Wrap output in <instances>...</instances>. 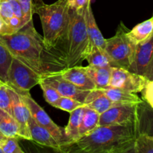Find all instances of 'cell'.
Returning a JSON list of instances; mask_svg holds the SVG:
<instances>
[{
	"mask_svg": "<svg viewBox=\"0 0 153 153\" xmlns=\"http://www.w3.org/2000/svg\"><path fill=\"white\" fill-rule=\"evenodd\" d=\"M84 69L94 82L95 89H102L108 87L111 76L112 67H100L88 65L84 67Z\"/></svg>",
	"mask_w": 153,
	"mask_h": 153,
	"instance_id": "19",
	"label": "cell"
},
{
	"mask_svg": "<svg viewBox=\"0 0 153 153\" xmlns=\"http://www.w3.org/2000/svg\"><path fill=\"white\" fill-rule=\"evenodd\" d=\"M88 62L89 65L95 66L100 67H116L114 63L106 53V52L102 50L100 48L92 45L89 53L85 58Z\"/></svg>",
	"mask_w": 153,
	"mask_h": 153,
	"instance_id": "23",
	"label": "cell"
},
{
	"mask_svg": "<svg viewBox=\"0 0 153 153\" xmlns=\"http://www.w3.org/2000/svg\"><path fill=\"white\" fill-rule=\"evenodd\" d=\"M0 153H3L2 150H1V148H0Z\"/></svg>",
	"mask_w": 153,
	"mask_h": 153,
	"instance_id": "40",
	"label": "cell"
},
{
	"mask_svg": "<svg viewBox=\"0 0 153 153\" xmlns=\"http://www.w3.org/2000/svg\"><path fill=\"white\" fill-rule=\"evenodd\" d=\"M148 82L143 76L136 74L123 67H112L108 87L137 94L144 89Z\"/></svg>",
	"mask_w": 153,
	"mask_h": 153,
	"instance_id": "8",
	"label": "cell"
},
{
	"mask_svg": "<svg viewBox=\"0 0 153 153\" xmlns=\"http://www.w3.org/2000/svg\"><path fill=\"white\" fill-rule=\"evenodd\" d=\"M135 127L138 134L153 137V109L144 100L137 105Z\"/></svg>",
	"mask_w": 153,
	"mask_h": 153,
	"instance_id": "14",
	"label": "cell"
},
{
	"mask_svg": "<svg viewBox=\"0 0 153 153\" xmlns=\"http://www.w3.org/2000/svg\"><path fill=\"white\" fill-rule=\"evenodd\" d=\"M22 7L23 26L32 20V0H18Z\"/></svg>",
	"mask_w": 153,
	"mask_h": 153,
	"instance_id": "31",
	"label": "cell"
},
{
	"mask_svg": "<svg viewBox=\"0 0 153 153\" xmlns=\"http://www.w3.org/2000/svg\"><path fill=\"white\" fill-rule=\"evenodd\" d=\"M39 85H40L42 91H43V97H44L45 100H46L50 105H52V107H53L54 105H55V102L61 98V96L60 95L59 93H58L53 87L50 86V85H49L48 84L42 82L41 80L39 82Z\"/></svg>",
	"mask_w": 153,
	"mask_h": 153,
	"instance_id": "29",
	"label": "cell"
},
{
	"mask_svg": "<svg viewBox=\"0 0 153 153\" xmlns=\"http://www.w3.org/2000/svg\"><path fill=\"white\" fill-rule=\"evenodd\" d=\"M86 22H87V31L90 41L93 45H95L102 50L105 51V39L102 34L101 31L99 29V27L96 22L94 14L93 13L92 7L91 3L88 4L86 13Z\"/></svg>",
	"mask_w": 153,
	"mask_h": 153,
	"instance_id": "18",
	"label": "cell"
},
{
	"mask_svg": "<svg viewBox=\"0 0 153 153\" xmlns=\"http://www.w3.org/2000/svg\"><path fill=\"white\" fill-rule=\"evenodd\" d=\"M20 95L26 104L27 107L29 109L31 117L35 120L36 122L42 127L48 130L61 146L68 143V140L64 134V128H61L52 121L46 112L34 101L29 93L20 94Z\"/></svg>",
	"mask_w": 153,
	"mask_h": 153,
	"instance_id": "7",
	"label": "cell"
},
{
	"mask_svg": "<svg viewBox=\"0 0 153 153\" xmlns=\"http://www.w3.org/2000/svg\"><path fill=\"white\" fill-rule=\"evenodd\" d=\"M100 114L89 106L84 105V114L79 128L80 137L94 130L99 126Z\"/></svg>",
	"mask_w": 153,
	"mask_h": 153,
	"instance_id": "24",
	"label": "cell"
},
{
	"mask_svg": "<svg viewBox=\"0 0 153 153\" xmlns=\"http://www.w3.org/2000/svg\"><path fill=\"white\" fill-rule=\"evenodd\" d=\"M13 15V8L8 0H0V17L4 20V23H7Z\"/></svg>",
	"mask_w": 153,
	"mask_h": 153,
	"instance_id": "32",
	"label": "cell"
},
{
	"mask_svg": "<svg viewBox=\"0 0 153 153\" xmlns=\"http://www.w3.org/2000/svg\"><path fill=\"white\" fill-rule=\"evenodd\" d=\"M32 13L40 17L46 47L63 55L56 51L61 42L67 40L70 19V8L67 0H57L52 4H46L43 0H34L32 1Z\"/></svg>",
	"mask_w": 153,
	"mask_h": 153,
	"instance_id": "3",
	"label": "cell"
},
{
	"mask_svg": "<svg viewBox=\"0 0 153 153\" xmlns=\"http://www.w3.org/2000/svg\"><path fill=\"white\" fill-rule=\"evenodd\" d=\"M91 0H67V3L72 10H79L82 7H86Z\"/></svg>",
	"mask_w": 153,
	"mask_h": 153,
	"instance_id": "34",
	"label": "cell"
},
{
	"mask_svg": "<svg viewBox=\"0 0 153 153\" xmlns=\"http://www.w3.org/2000/svg\"><path fill=\"white\" fill-rule=\"evenodd\" d=\"M4 25H5V23H4V20H3V19H1V17H0V34H1V32H2L3 29H4Z\"/></svg>",
	"mask_w": 153,
	"mask_h": 153,
	"instance_id": "37",
	"label": "cell"
},
{
	"mask_svg": "<svg viewBox=\"0 0 153 153\" xmlns=\"http://www.w3.org/2000/svg\"><path fill=\"white\" fill-rule=\"evenodd\" d=\"M70 114L68 124L65 128H64V134H65L66 137L68 140L67 143L76 142L80 138L79 128H80L82 118H83L84 105L75 109Z\"/></svg>",
	"mask_w": 153,
	"mask_h": 153,
	"instance_id": "17",
	"label": "cell"
},
{
	"mask_svg": "<svg viewBox=\"0 0 153 153\" xmlns=\"http://www.w3.org/2000/svg\"><path fill=\"white\" fill-rule=\"evenodd\" d=\"M99 90L101 91L102 94L106 96L108 98H109L112 101L117 102L137 104L143 101V100L140 99L134 93L128 92V91H124V90L120 89V88L107 87V88Z\"/></svg>",
	"mask_w": 153,
	"mask_h": 153,
	"instance_id": "20",
	"label": "cell"
},
{
	"mask_svg": "<svg viewBox=\"0 0 153 153\" xmlns=\"http://www.w3.org/2000/svg\"><path fill=\"white\" fill-rule=\"evenodd\" d=\"M83 103L81 102L78 101V100H75V99L70 98V97H61L58 101L55 102L54 105L53 107L57 108L58 109L70 113L75 109L77 108L80 107V106L83 105Z\"/></svg>",
	"mask_w": 153,
	"mask_h": 153,
	"instance_id": "28",
	"label": "cell"
},
{
	"mask_svg": "<svg viewBox=\"0 0 153 153\" xmlns=\"http://www.w3.org/2000/svg\"><path fill=\"white\" fill-rule=\"evenodd\" d=\"M40 80L53 87L61 97L75 99L83 104L85 101V99L91 91L79 88L70 82L63 79L59 73V71L43 75L41 76Z\"/></svg>",
	"mask_w": 153,
	"mask_h": 153,
	"instance_id": "10",
	"label": "cell"
},
{
	"mask_svg": "<svg viewBox=\"0 0 153 153\" xmlns=\"http://www.w3.org/2000/svg\"><path fill=\"white\" fill-rule=\"evenodd\" d=\"M59 73L63 79L81 89L92 91L96 88L94 82L87 74L82 66L67 67L60 70Z\"/></svg>",
	"mask_w": 153,
	"mask_h": 153,
	"instance_id": "13",
	"label": "cell"
},
{
	"mask_svg": "<svg viewBox=\"0 0 153 153\" xmlns=\"http://www.w3.org/2000/svg\"><path fill=\"white\" fill-rule=\"evenodd\" d=\"M0 148L3 153H23L19 145L17 137H4L0 141Z\"/></svg>",
	"mask_w": 153,
	"mask_h": 153,
	"instance_id": "27",
	"label": "cell"
},
{
	"mask_svg": "<svg viewBox=\"0 0 153 153\" xmlns=\"http://www.w3.org/2000/svg\"><path fill=\"white\" fill-rule=\"evenodd\" d=\"M13 56L5 46L0 42V80L7 85L8 73Z\"/></svg>",
	"mask_w": 153,
	"mask_h": 153,
	"instance_id": "25",
	"label": "cell"
},
{
	"mask_svg": "<svg viewBox=\"0 0 153 153\" xmlns=\"http://www.w3.org/2000/svg\"><path fill=\"white\" fill-rule=\"evenodd\" d=\"M40 78V75L13 57L8 73V86L19 94H27L31 88L39 85Z\"/></svg>",
	"mask_w": 153,
	"mask_h": 153,
	"instance_id": "6",
	"label": "cell"
},
{
	"mask_svg": "<svg viewBox=\"0 0 153 153\" xmlns=\"http://www.w3.org/2000/svg\"><path fill=\"white\" fill-rule=\"evenodd\" d=\"M128 30L123 22L118 26L114 36L105 39L106 53L116 67L128 70L134 59L136 46L128 36Z\"/></svg>",
	"mask_w": 153,
	"mask_h": 153,
	"instance_id": "5",
	"label": "cell"
},
{
	"mask_svg": "<svg viewBox=\"0 0 153 153\" xmlns=\"http://www.w3.org/2000/svg\"><path fill=\"white\" fill-rule=\"evenodd\" d=\"M19 125L13 117L0 108V132L4 137L19 138Z\"/></svg>",
	"mask_w": 153,
	"mask_h": 153,
	"instance_id": "22",
	"label": "cell"
},
{
	"mask_svg": "<svg viewBox=\"0 0 153 153\" xmlns=\"http://www.w3.org/2000/svg\"><path fill=\"white\" fill-rule=\"evenodd\" d=\"M135 124L98 126L77 141L61 145L62 153H134Z\"/></svg>",
	"mask_w": 153,
	"mask_h": 153,
	"instance_id": "2",
	"label": "cell"
},
{
	"mask_svg": "<svg viewBox=\"0 0 153 153\" xmlns=\"http://www.w3.org/2000/svg\"><path fill=\"white\" fill-rule=\"evenodd\" d=\"M143 76H144L148 81L153 80V55L150 62H149V65H148L147 69H146V72H145L144 75H143Z\"/></svg>",
	"mask_w": 153,
	"mask_h": 153,
	"instance_id": "36",
	"label": "cell"
},
{
	"mask_svg": "<svg viewBox=\"0 0 153 153\" xmlns=\"http://www.w3.org/2000/svg\"><path fill=\"white\" fill-rule=\"evenodd\" d=\"M28 126L33 141L60 152L61 145L59 143L52 137L48 130L39 125L31 116L28 120Z\"/></svg>",
	"mask_w": 153,
	"mask_h": 153,
	"instance_id": "15",
	"label": "cell"
},
{
	"mask_svg": "<svg viewBox=\"0 0 153 153\" xmlns=\"http://www.w3.org/2000/svg\"><path fill=\"white\" fill-rule=\"evenodd\" d=\"M0 108L12 115L10 87L4 83L0 86Z\"/></svg>",
	"mask_w": 153,
	"mask_h": 153,
	"instance_id": "30",
	"label": "cell"
},
{
	"mask_svg": "<svg viewBox=\"0 0 153 153\" xmlns=\"http://www.w3.org/2000/svg\"><path fill=\"white\" fill-rule=\"evenodd\" d=\"M0 42L13 58L40 76L67 68L65 58L46 47L32 20L13 34L0 35Z\"/></svg>",
	"mask_w": 153,
	"mask_h": 153,
	"instance_id": "1",
	"label": "cell"
},
{
	"mask_svg": "<svg viewBox=\"0 0 153 153\" xmlns=\"http://www.w3.org/2000/svg\"><path fill=\"white\" fill-rule=\"evenodd\" d=\"M119 104H123V103L112 101L106 96L102 94L99 89L92 90L85 99L84 102V105L91 107L100 114H102L111 107Z\"/></svg>",
	"mask_w": 153,
	"mask_h": 153,
	"instance_id": "16",
	"label": "cell"
},
{
	"mask_svg": "<svg viewBox=\"0 0 153 153\" xmlns=\"http://www.w3.org/2000/svg\"><path fill=\"white\" fill-rule=\"evenodd\" d=\"M141 92L143 94V100L153 109V80L147 82Z\"/></svg>",
	"mask_w": 153,
	"mask_h": 153,
	"instance_id": "33",
	"label": "cell"
},
{
	"mask_svg": "<svg viewBox=\"0 0 153 153\" xmlns=\"http://www.w3.org/2000/svg\"><path fill=\"white\" fill-rule=\"evenodd\" d=\"M153 34V16L150 19L137 24L131 31H128L130 40L135 45L144 41Z\"/></svg>",
	"mask_w": 153,
	"mask_h": 153,
	"instance_id": "21",
	"label": "cell"
},
{
	"mask_svg": "<svg viewBox=\"0 0 153 153\" xmlns=\"http://www.w3.org/2000/svg\"><path fill=\"white\" fill-rule=\"evenodd\" d=\"M152 137V139H153V137Z\"/></svg>",
	"mask_w": 153,
	"mask_h": 153,
	"instance_id": "41",
	"label": "cell"
},
{
	"mask_svg": "<svg viewBox=\"0 0 153 153\" xmlns=\"http://www.w3.org/2000/svg\"><path fill=\"white\" fill-rule=\"evenodd\" d=\"M3 84H4V82H1V81L0 80V86H1V85H2Z\"/></svg>",
	"mask_w": 153,
	"mask_h": 153,
	"instance_id": "39",
	"label": "cell"
},
{
	"mask_svg": "<svg viewBox=\"0 0 153 153\" xmlns=\"http://www.w3.org/2000/svg\"><path fill=\"white\" fill-rule=\"evenodd\" d=\"M4 135H3V134H1V132H0V141H1V140H2V139H3V138H4Z\"/></svg>",
	"mask_w": 153,
	"mask_h": 153,
	"instance_id": "38",
	"label": "cell"
},
{
	"mask_svg": "<svg viewBox=\"0 0 153 153\" xmlns=\"http://www.w3.org/2000/svg\"><path fill=\"white\" fill-rule=\"evenodd\" d=\"M10 94L11 97L12 116L19 125V137L25 140H32L28 126V120L31 116L29 109L22 99L20 94L10 87Z\"/></svg>",
	"mask_w": 153,
	"mask_h": 153,
	"instance_id": "11",
	"label": "cell"
},
{
	"mask_svg": "<svg viewBox=\"0 0 153 153\" xmlns=\"http://www.w3.org/2000/svg\"><path fill=\"white\" fill-rule=\"evenodd\" d=\"M134 153H153V139L144 134H138L134 141Z\"/></svg>",
	"mask_w": 153,
	"mask_h": 153,
	"instance_id": "26",
	"label": "cell"
},
{
	"mask_svg": "<svg viewBox=\"0 0 153 153\" xmlns=\"http://www.w3.org/2000/svg\"><path fill=\"white\" fill-rule=\"evenodd\" d=\"M137 104L123 103L113 106L100 114L99 126L135 124Z\"/></svg>",
	"mask_w": 153,
	"mask_h": 153,
	"instance_id": "9",
	"label": "cell"
},
{
	"mask_svg": "<svg viewBox=\"0 0 153 153\" xmlns=\"http://www.w3.org/2000/svg\"><path fill=\"white\" fill-rule=\"evenodd\" d=\"M88 4L79 10L70 9L66 48L67 67L80 65L85 60L93 45L87 31L86 13Z\"/></svg>",
	"mask_w": 153,
	"mask_h": 153,
	"instance_id": "4",
	"label": "cell"
},
{
	"mask_svg": "<svg viewBox=\"0 0 153 153\" xmlns=\"http://www.w3.org/2000/svg\"><path fill=\"white\" fill-rule=\"evenodd\" d=\"M8 1H10L12 8H13V15L22 20V25H23V15H22V7H21L19 1L18 0H8Z\"/></svg>",
	"mask_w": 153,
	"mask_h": 153,
	"instance_id": "35",
	"label": "cell"
},
{
	"mask_svg": "<svg viewBox=\"0 0 153 153\" xmlns=\"http://www.w3.org/2000/svg\"><path fill=\"white\" fill-rule=\"evenodd\" d=\"M153 55V34L136 46L134 59L128 70L143 76Z\"/></svg>",
	"mask_w": 153,
	"mask_h": 153,
	"instance_id": "12",
	"label": "cell"
}]
</instances>
